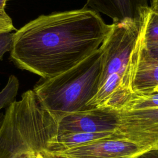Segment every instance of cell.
Returning <instances> with one entry per match:
<instances>
[{
    "label": "cell",
    "instance_id": "cell-2",
    "mask_svg": "<svg viewBox=\"0 0 158 158\" xmlns=\"http://www.w3.org/2000/svg\"><path fill=\"white\" fill-rule=\"evenodd\" d=\"M54 116L40 104L33 90L6 109L0 128V158H68L56 153Z\"/></svg>",
    "mask_w": 158,
    "mask_h": 158
},
{
    "label": "cell",
    "instance_id": "cell-18",
    "mask_svg": "<svg viewBox=\"0 0 158 158\" xmlns=\"http://www.w3.org/2000/svg\"><path fill=\"white\" fill-rule=\"evenodd\" d=\"M150 9L152 11L158 13V0H151Z\"/></svg>",
    "mask_w": 158,
    "mask_h": 158
},
{
    "label": "cell",
    "instance_id": "cell-3",
    "mask_svg": "<svg viewBox=\"0 0 158 158\" xmlns=\"http://www.w3.org/2000/svg\"><path fill=\"white\" fill-rule=\"evenodd\" d=\"M101 56L99 48L71 69L40 79L33 89L40 106L54 116L89 109L88 104L98 90Z\"/></svg>",
    "mask_w": 158,
    "mask_h": 158
},
{
    "label": "cell",
    "instance_id": "cell-7",
    "mask_svg": "<svg viewBox=\"0 0 158 158\" xmlns=\"http://www.w3.org/2000/svg\"><path fill=\"white\" fill-rule=\"evenodd\" d=\"M54 117L57 133H115L118 122L117 112L106 108H93Z\"/></svg>",
    "mask_w": 158,
    "mask_h": 158
},
{
    "label": "cell",
    "instance_id": "cell-5",
    "mask_svg": "<svg viewBox=\"0 0 158 158\" xmlns=\"http://www.w3.org/2000/svg\"><path fill=\"white\" fill-rule=\"evenodd\" d=\"M145 17L130 56L126 77L130 91L136 95L154 93L158 87V59L148 52L144 44Z\"/></svg>",
    "mask_w": 158,
    "mask_h": 158
},
{
    "label": "cell",
    "instance_id": "cell-11",
    "mask_svg": "<svg viewBox=\"0 0 158 158\" xmlns=\"http://www.w3.org/2000/svg\"><path fill=\"white\" fill-rule=\"evenodd\" d=\"M154 108H158V93L148 95H136L133 94L130 99L120 111Z\"/></svg>",
    "mask_w": 158,
    "mask_h": 158
},
{
    "label": "cell",
    "instance_id": "cell-1",
    "mask_svg": "<svg viewBox=\"0 0 158 158\" xmlns=\"http://www.w3.org/2000/svg\"><path fill=\"white\" fill-rule=\"evenodd\" d=\"M110 28L98 12L85 6L41 15L14 33L10 59L41 78H52L94 53Z\"/></svg>",
    "mask_w": 158,
    "mask_h": 158
},
{
    "label": "cell",
    "instance_id": "cell-9",
    "mask_svg": "<svg viewBox=\"0 0 158 158\" xmlns=\"http://www.w3.org/2000/svg\"><path fill=\"white\" fill-rule=\"evenodd\" d=\"M85 6L108 16L113 23L127 19L141 20L149 9L148 0H86Z\"/></svg>",
    "mask_w": 158,
    "mask_h": 158
},
{
    "label": "cell",
    "instance_id": "cell-4",
    "mask_svg": "<svg viewBox=\"0 0 158 158\" xmlns=\"http://www.w3.org/2000/svg\"><path fill=\"white\" fill-rule=\"evenodd\" d=\"M146 15L141 20L127 19L111 24L110 30L100 46L102 56L99 85L110 75H118L125 88L131 93L126 81L128 66Z\"/></svg>",
    "mask_w": 158,
    "mask_h": 158
},
{
    "label": "cell",
    "instance_id": "cell-16",
    "mask_svg": "<svg viewBox=\"0 0 158 158\" xmlns=\"http://www.w3.org/2000/svg\"><path fill=\"white\" fill-rule=\"evenodd\" d=\"M136 158H158V146L148 149Z\"/></svg>",
    "mask_w": 158,
    "mask_h": 158
},
{
    "label": "cell",
    "instance_id": "cell-17",
    "mask_svg": "<svg viewBox=\"0 0 158 158\" xmlns=\"http://www.w3.org/2000/svg\"><path fill=\"white\" fill-rule=\"evenodd\" d=\"M148 52L152 57L158 59V43L149 46H145Z\"/></svg>",
    "mask_w": 158,
    "mask_h": 158
},
{
    "label": "cell",
    "instance_id": "cell-19",
    "mask_svg": "<svg viewBox=\"0 0 158 158\" xmlns=\"http://www.w3.org/2000/svg\"><path fill=\"white\" fill-rule=\"evenodd\" d=\"M7 0H0V14H6L5 11V6Z\"/></svg>",
    "mask_w": 158,
    "mask_h": 158
},
{
    "label": "cell",
    "instance_id": "cell-13",
    "mask_svg": "<svg viewBox=\"0 0 158 158\" xmlns=\"http://www.w3.org/2000/svg\"><path fill=\"white\" fill-rule=\"evenodd\" d=\"M19 83L17 78L10 75L5 87L0 91V110L8 107L15 100Z\"/></svg>",
    "mask_w": 158,
    "mask_h": 158
},
{
    "label": "cell",
    "instance_id": "cell-8",
    "mask_svg": "<svg viewBox=\"0 0 158 158\" xmlns=\"http://www.w3.org/2000/svg\"><path fill=\"white\" fill-rule=\"evenodd\" d=\"M149 149L114 135L56 152L68 158H136Z\"/></svg>",
    "mask_w": 158,
    "mask_h": 158
},
{
    "label": "cell",
    "instance_id": "cell-21",
    "mask_svg": "<svg viewBox=\"0 0 158 158\" xmlns=\"http://www.w3.org/2000/svg\"><path fill=\"white\" fill-rule=\"evenodd\" d=\"M154 92H155V93H158V87H157V88L155 89Z\"/></svg>",
    "mask_w": 158,
    "mask_h": 158
},
{
    "label": "cell",
    "instance_id": "cell-10",
    "mask_svg": "<svg viewBox=\"0 0 158 158\" xmlns=\"http://www.w3.org/2000/svg\"><path fill=\"white\" fill-rule=\"evenodd\" d=\"M115 135L114 133H56L51 139L55 152L67 150L89 143Z\"/></svg>",
    "mask_w": 158,
    "mask_h": 158
},
{
    "label": "cell",
    "instance_id": "cell-15",
    "mask_svg": "<svg viewBox=\"0 0 158 158\" xmlns=\"http://www.w3.org/2000/svg\"><path fill=\"white\" fill-rule=\"evenodd\" d=\"M15 30L11 18L6 14H0V33L11 32Z\"/></svg>",
    "mask_w": 158,
    "mask_h": 158
},
{
    "label": "cell",
    "instance_id": "cell-20",
    "mask_svg": "<svg viewBox=\"0 0 158 158\" xmlns=\"http://www.w3.org/2000/svg\"><path fill=\"white\" fill-rule=\"evenodd\" d=\"M0 116H1V114H0ZM3 118H4V115L2 114L1 117H0V128H1V127L2 125V120H3Z\"/></svg>",
    "mask_w": 158,
    "mask_h": 158
},
{
    "label": "cell",
    "instance_id": "cell-14",
    "mask_svg": "<svg viewBox=\"0 0 158 158\" xmlns=\"http://www.w3.org/2000/svg\"><path fill=\"white\" fill-rule=\"evenodd\" d=\"M14 33L5 32L0 33V59L6 52H10L12 46Z\"/></svg>",
    "mask_w": 158,
    "mask_h": 158
},
{
    "label": "cell",
    "instance_id": "cell-12",
    "mask_svg": "<svg viewBox=\"0 0 158 158\" xmlns=\"http://www.w3.org/2000/svg\"><path fill=\"white\" fill-rule=\"evenodd\" d=\"M158 43V13L149 10L145 17L144 44L149 46Z\"/></svg>",
    "mask_w": 158,
    "mask_h": 158
},
{
    "label": "cell",
    "instance_id": "cell-6",
    "mask_svg": "<svg viewBox=\"0 0 158 158\" xmlns=\"http://www.w3.org/2000/svg\"><path fill=\"white\" fill-rule=\"evenodd\" d=\"M115 135L146 148L158 146V108L117 112Z\"/></svg>",
    "mask_w": 158,
    "mask_h": 158
}]
</instances>
